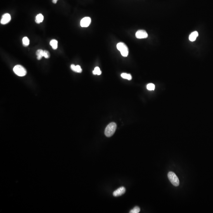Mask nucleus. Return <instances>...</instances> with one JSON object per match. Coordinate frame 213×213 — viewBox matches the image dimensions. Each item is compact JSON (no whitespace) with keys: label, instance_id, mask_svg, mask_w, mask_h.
<instances>
[{"label":"nucleus","instance_id":"1","mask_svg":"<svg viewBox=\"0 0 213 213\" xmlns=\"http://www.w3.org/2000/svg\"><path fill=\"white\" fill-rule=\"evenodd\" d=\"M116 124L114 122H111L108 124L105 130V134L107 137H111L115 133L116 129Z\"/></svg>","mask_w":213,"mask_h":213},{"label":"nucleus","instance_id":"2","mask_svg":"<svg viewBox=\"0 0 213 213\" xmlns=\"http://www.w3.org/2000/svg\"><path fill=\"white\" fill-rule=\"evenodd\" d=\"M118 50L121 52L122 56L127 57L129 54L128 48L126 45L124 43L120 42L118 43L116 45Z\"/></svg>","mask_w":213,"mask_h":213},{"label":"nucleus","instance_id":"3","mask_svg":"<svg viewBox=\"0 0 213 213\" xmlns=\"http://www.w3.org/2000/svg\"><path fill=\"white\" fill-rule=\"evenodd\" d=\"M13 70L14 72L19 76H24L27 73L26 69L20 65H16L14 67Z\"/></svg>","mask_w":213,"mask_h":213},{"label":"nucleus","instance_id":"4","mask_svg":"<svg viewBox=\"0 0 213 213\" xmlns=\"http://www.w3.org/2000/svg\"><path fill=\"white\" fill-rule=\"evenodd\" d=\"M168 177L172 184L176 187L179 185V180L177 176L173 172H169L168 174Z\"/></svg>","mask_w":213,"mask_h":213},{"label":"nucleus","instance_id":"5","mask_svg":"<svg viewBox=\"0 0 213 213\" xmlns=\"http://www.w3.org/2000/svg\"><path fill=\"white\" fill-rule=\"evenodd\" d=\"M91 18L89 17H84L81 19L80 22V25L82 27H87L89 26L91 23Z\"/></svg>","mask_w":213,"mask_h":213},{"label":"nucleus","instance_id":"6","mask_svg":"<svg viewBox=\"0 0 213 213\" xmlns=\"http://www.w3.org/2000/svg\"><path fill=\"white\" fill-rule=\"evenodd\" d=\"M135 36L138 39L146 38L148 36V34L144 30H138L136 32Z\"/></svg>","mask_w":213,"mask_h":213},{"label":"nucleus","instance_id":"7","mask_svg":"<svg viewBox=\"0 0 213 213\" xmlns=\"http://www.w3.org/2000/svg\"><path fill=\"white\" fill-rule=\"evenodd\" d=\"M126 188L122 186L114 191L113 193V195L114 197H116L121 196L124 194L126 192Z\"/></svg>","mask_w":213,"mask_h":213},{"label":"nucleus","instance_id":"8","mask_svg":"<svg viewBox=\"0 0 213 213\" xmlns=\"http://www.w3.org/2000/svg\"><path fill=\"white\" fill-rule=\"evenodd\" d=\"M11 17L9 14H5L2 16V19L1 20V23L3 25L8 23L11 20Z\"/></svg>","mask_w":213,"mask_h":213},{"label":"nucleus","instance_id":"9","mask_svg":"<svg viewBox=\"0 0 213 213\" xmlns=\"http://www.w3.org/2000/svg\"><path fill=\"white\" fill-rule=\"evenodd\" d=\"M71 68L72 71L75 72L77 73H81L82 72V69L81 67L79 65L75 66L74 64H72L71 65Z\"/></svg>","mask_w":213,"mask_h":213},{"label":"nucleus","instance_id":"10","mask_svg":"<svg viewBox=\"0 0 213 213\" xmlns=\"http://www.w3.org/2000/svg\"><path fill=\"white\" fill-rule=\"evenodd\" d=\"M199 34L197 31L193 32L189 36V40L190 41H194L196 40L197 37H198Z\"/></svg>","mask_w":213,"mask_h":213},{"label":"nucleus","instance_id":"11","mask_svg":"<svg viewBox=\"0 0 213 213\" xmlns=\"http://www.w3.org/2000/svg\"><path fill=\"white\" fill-rule=\"evenodd\" d=\"M43 16L41 14H40L36 15V19H35V22L38 24H40L41 22L43 21Z\"/></svg>","mask_w":213,"mask_h":213},{"label":"nucleus","instance_id":"12","mask_svg":"<svg viewBox=\"0 0 213 213\" xmlns=\"http://www.w3.org/2000/svg\"><path fill=\"white\" fill-rule=\"evenodd\" d=\"M43 51L42 50H38L36 52V55L37 56V59L40 60L43 57Z\"/></svg>","mask_w":213,"mask_h":213},{"label":"nucleus","instance_id":"13","mask_svg":"<svg viewBox=\"0 0 213 213\" xmlns=\"http://www.w3.org/2000/svg\"><path fill=\"white\" fill-rule=\"evenodd\" d=\"M50 45L53 50H56L58 48V41L56 40H51L50 42Z\"/></svg>","mask_w":213,"mask_h":213},{"label":"nucleus","instance_id":"14","mask_svg":"<svg viewBox=\"0 0 213 213\" xmlns=\"http://www.w3.org/2000/svg\"><path fill=\"white\" fill-rule=\"evenodd\" d=\"M121 76L123 78L125 79H128V80H131L132 79V77L130 74L122 73Z\"/></svg>","mask_w":213,"mask_h":213},{"label":"nucleus","instance_id":"15","mask_svg":"<svg viewBox=\"0 0 213 213\" xmlns=\"http://www.w3.org/2000/svg\"><path fill=\"white\" fill-rule=\"evenodd\" d=\"M22 43L23 45L24 46L27 47L28 46L29 43H30V41L29 40L28 38L27 37H25L22 39Z\"/></svg>","mask_w":213,"mask_h":213},{"label":"nucleus","instance_id":"16","mask_svg":"<svg viewBox=\"0 0 213 213\" xmlns=\"http://www.w3.org/2000/svg\"><path fill=\"white\" fill-rule=\"evenodd\" d=\"M92 73L94 75H100L102 74V72L98 67H96L93 71Z\"/></svg>","mask_w":213,"mask_h":213},{"label":"nucleus","instance_id":"17","mask_svg":"<svg viewBox=\"0 0 213 213\" xmlns=\"http://www.w3.org/2000/svg\"><path fill=\"white\" fill-rule=\"evenodd\" d=\"M140 211V208L138 206H135L133 209L131 210L130 213H138Z\"/></svg>","mask_w":213,"mask_h":213},{"label":"nucleus","instance_id":"18","mask_svg":"<svg viewBox=\"0 0 213 213\" xmlns=\"http://www.w3.org/2000/svg\"><path fill=\"white\" fill-rule=\"evenodd\" d=\"M147 88L148 90H150V91L154 90L155 88V86L153 84H148V85H147Z\"/></svg>","mask_w":213,"mask_h":213},{"label":"nucleus","instance_id":"19","mask_svg":"<svg viewBox=\"0 0 213 213\" xmlns=\"http://www.w3.org/2000/svg\"><path fill=\"white\" fill-rule=\"evenodd\" d=\"M43 57L46 59H48L50 57V53L47 51L44 50L43 51Z\"/></svg>","mask_w":213,"mask_h":213},{"label":"nucleus","instance_id":"20","mask_svg":"<svg viewBox=\"0 0 213 213\" xmlns=\"http://www.w3.org/2000/svg\"><path fill=\"white\" fill-rule=\"evenodd\" d=\"M58 0H52V2L54 4H56Z\"/></svg>","mask_w":213,"mask_h":213}]
</instances>
